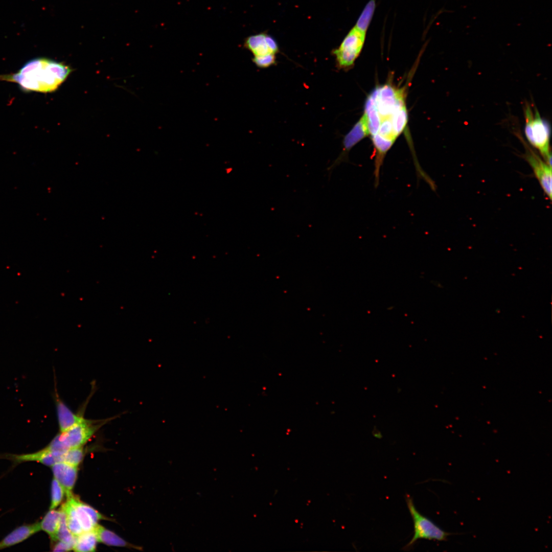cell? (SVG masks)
Instances as JSON below:
<instances>
[{"label": "cell", "instance_id": "cell-1", "mask_svg": "<svg viewBox=\"0 0 552 552\" xmlns=\"http://www.w3.org/2000/svg\"><path fill=\"white\" fill-rule=\"evenodd\" d=\"M405 99L404 87L386 83L376 87L365 101L363 114L374 148L375 187L387 152L407 124Z\"/></svg>", "mask_w": 552, "mask_h": 552}, {"label": "cell", "instance_id": "cell-2", "mask_svg": "<svg viewBox=\"0 0 552 552\" xmlns=\"http://www.w3.org/2000/svg\"><path fill=\"white\" fill-rule=\"evenodd\" d=\"M71 72L62 62L37 58L28 61L16 73L0 75V81L16 83L24 91L47 93L56 90Z\"/></svg>", "mask_w": 552, "mask_h": 552}, {"label": "cell", "instance_id": "cell-3", "mask_svg": "<svg viewBox=\"0 0 552 552\" xmlns=\"http://www.w3.org/2000/svg\"><path fill=\"white\" fill-rule=\"evenodd\" d=\"M523 109L525 136L528 142L539 151L543 160L551 166L550 125L541 117L535 106L526 103Z\"/></svg>", "mask_w": 552, "mask_h": 552}, {"label": "cell", "instance_id": "cell-4", "mask_svg": "<svg viewBox=\"0 0 552 552\" xmlns=\"http://www.w3.org/2000/svg\"><path fill=\"white\" fill-rule=\"evenodd\" d=\"M405 500L407 508L413 522L414 534L410 542L404 547V549H409L415 543L420 539L445 541L450 535L437 526L430 519L421 514L416 509L412 499L406 495Z\"/></svg>", "mask_w": 552, "mask_h": 552}, {"label": "cell", "instance_id": "cell-5", "mask_svg": "<svg viewBox=\"0 0 552 552\" xmlns=\"http://www.w3.org/2000/svg\"><path fill=\"white\" fill-rule=\"evenodd\" d=\"M366 33L353 27L346 36L339 47L332 51L338 68L347 70L352 67L363 48Z\"/></svg>", "mask_w": 552, "mask_h": 552}, {"label": "cell", "instance_id": "cell-6", "mask_svg": "<svg viewBox=\"0 0 552 552\" xmlns=\"http://www.w3.org/2000/svg\"><path fill=\"white\" fill-rule=\"evenodd\" d=\"M113 419L114 418L100 420L85 419L65 431L60 432L57 436L67 449L81 447L103 425Z\"/></svg>", "mask_w": 552, "mask_h": 552}, {"label": "cell", "instance_id": "cell-7", "mask_svg": "<svg viewBox=\"0 0 552 552\" xmlns=\"http://www.w3.org/2000/svg\"><path fill=\"white\" fill-rule=\"evenodd\" d=\"M369 135L367 124L365 116L363 114L352 129L344 136L342 141V150L332 165L327 168L329 172L333 170L342 162L348 159V153L351 149L360 141Z\"/></svg>", "mask_w": 552, "mask_h": 552}, {"label": "cell", "instance_id": "cell-8", "mask_svg": "<svg viewBox=\"0 0 552 552\" xmlns=\"http://www.w3.org/2000/svg\"><path fill=\"white\" fill-rule=\"evenodd\" d=\"M525 149V159L533 169L534 173L545 194L551 199V166L542 159L523 142Z\"/></svg>", "mask_w": 552, "mask_h": 552}, {"label": "cell", "instance_id": "cell-9", "mask_svg": "<svg viewBox=\"0 0 552 552\" xmlns=\"http://www.w3.org/2000/svg\"><path fill=\"white\" fill-rule=\"evenodd\" d=\"M63 454L51 451L44 448L32 453L6 454L2 458L9 459L17 465L28 462H36L49 466L63 461Z\"/></svg>", "mask_w": 552, "mask_h": 552}, {"label": "cell", "instance_id": "cell-10", "mask_svg": "<svg viewBox=\"0 0 552 552\" xmlns=\"http://www.w3.org/2000/svg\"><path fill=\"white\" fill-rule=\"evenodd\" d=\"M74 505L83 532L91 531L102 515L90 506L81 502L73 493L66 496Z\"/></svg>", "mask_w": 552, "mask_h": 552}, {"label": "cell", "instance_id": "cell-11", "mask_svg": "<svg viewBox=\"0 0 552 552\" xmlns=\"http://www.w3.org/2000/svg\"><path fill=\"white\" fill-rule=\"evenodd\" d=\"M51 467L54 478L62 487L66 495L72 493L77 478V467L63 462L57 463Z\"/></svg>", "mask_w": 552, "mask_h": 552}, {"label": "cell", "instance_id": "cell-12", "mask_svg": "<svg viewBox=\"0 0 552 552\" xmlns=\"http://www.w3.org/2000/svg\"><path fill=\"white\" fill-rule=\"evenodd\" d=\"M55 398L60 432L65 431L85 419L82 415L74 412L57 393Z\"/></svg>", "mask_w": 552, "mask_h": 552}, {"label": "cell", "instance_id": "cell-13", "mask_svg": "<svg viewBox=\"0 0 552 552\" xmlns=\"http://www.w3.org/2000/svg\"><path fill=\"white\" fill-rule=\"evenodd\" d=\"M40 530V522H38L16 528L0 541V550L25 541Z\"/></svg>", "mask_w": 552, "mask_h": 552}, {"label": "cell", "instance_id": "cell-14", "mask_svg": "<svg viewBox=\"0 0 552 552\" xmlns=\"http://www.w3.org/2000/svg\"><path fill=\"white\" fill-rule=\"evenodd\" d=\"M266 36L265 33L250 36L246 38L244 45L254 56L272 54L267 44Z\"/></svg>", "mask_w": 552, "mask_h": 552}, {"label": "cell", "instance_id": "cell-15", "mask_svg": "<svg viewBox=\"0 0 552 552\" xmlns=\"http://www.w3.org/2000/svg\"><path fill=\"white\" fill-rule=\"evenodd\" d=\"M92 531L95 534L98 542L110 546L123 547L130 546L115 533L98 523Z\"/></svg>", "mask_w": 552, "mask_h": 552}, {"label": "cell", "instance_id": "cell-16", "mask_svg": "<svg viewBox=\"0 0 552 552\" xmlns=\"http://www.w3.org/2000/svg\"><path fill=\"white\" fill-rule=\"evenodd\" d=\"M62 511L50 510L40 522V528L46 532L54 541L59 526Z\"/></svg>", "mask_w": 552, "mask_h": 552}, {"label": "cell", "instance_id": "cell-17", "mask_svg": "<svg viewBox=\"0 0 552 552\" xmlns=\"http://www.w3.org/2000/svg\"><path fill=\"white\" fill-rule=\"evenodd\" d=\"M61 509L65 514L67 526L73 535L76 537L82 534L83 531L75 508L69 498H67L66 501L62 505Z\"/></svg>", "mask_w": 552, "mask_h": 552}, {"label": "cell", "instance_id": "cell-18", "mask_svg": "<svg viewBox=\"0 0 552 552\" xmlns=\"http://www.w3.org/2000/svg\"><path fill=\"white\" fill-rule=\"evenodd\" d=\"M97 542L96 537L92 531L83 532L76 537L73 550L79 552L94 551Z\"/></svg>", "mask_w": 552, "mask_h": 552}, {"label": "cell", "instance_id": "cell-19", "mask_svg": "<svg viewBox=\"0 0 552 552\" xmlns=\"http://www.w3.org/2000/svg\"><path fill=\"white\" fill-rule=\"evenodd\" d=\"M376 0H370L365 6L354 26L361 32L366 33L376 8Z\"/></svg>", "mask_w": 552, "mask_h": 552}, {"label": "cell", "instance_id": "cell-20", "mask_svg": "<svg viewBox=\"0 0 552 552\" xmlns=\"http://www.w3.org/2000/svg\"><path fill=\"white\" fill-rule=\"evenodd\" d=\"M61 511L62 515L61 517L60 522L55 537V540L54 541L58 540L62 541L63 542L72 545L74 547L76 540V536H74L68 529L66 524L65 514L62 510Z\"/></svg>", "mask_w": 552, "mask_h": 552}, {"label": "cell", "instance_id": "cell-21", "mask_svg": "<svg viewBox=\"0 0 552 552\" xmlns=\"http://www.w3.org/2000/svg\"><path fill=\"white\" fill-rule=\"evenodd\" d=\"M84 451L81 447L69 449L63 455V462L77 467L84 456Z\"/></svg>", "mask_w": 552, "mask_h": 552}, {"label": "cell", "instance_id": "cell-22", "mask_svg": "<svg viewBox=\"0 0 552 552\" xmlns=\"http://www.w3.org/2000/svg\"><path fill=\"white\" fill-rule=\"evenodd\" d=\"M65 492L59 482L54 478L51 484V502L50 509H55L61 503Z\"/></svg>", "mask_w": 552, "mask_h": 552}, {"label": "cell", "instance_id": "cell-23", "mask_svg": "<svg viewBox=\"0 0 552 552\" xmlns=\"http://www.w3.org/2000/svg\"><path fill=\"white\" fill-rule=\"evenodd\" d=\"M252 60L258 67L267 68L275 63L276 57L275 54H269L262 56H254Z\"/></svg>", "mask_w": 552, "mask_h": 552}, {"label": "cell", "instance_id": "cell-24", "mask_svg": "<svg viewBox=\"0 0 552 552\" xmlns=\"http://www.w3.org/2000/svg\"><path fill=\"white\" fill-rule=\"evenodd\" d=\"M52 548V550L54 551H69L73 549V546L70 544L58 540V541L53 545Z\"/></svg>", "mask_w": 552, "mask_h": 552}]
</instances>
